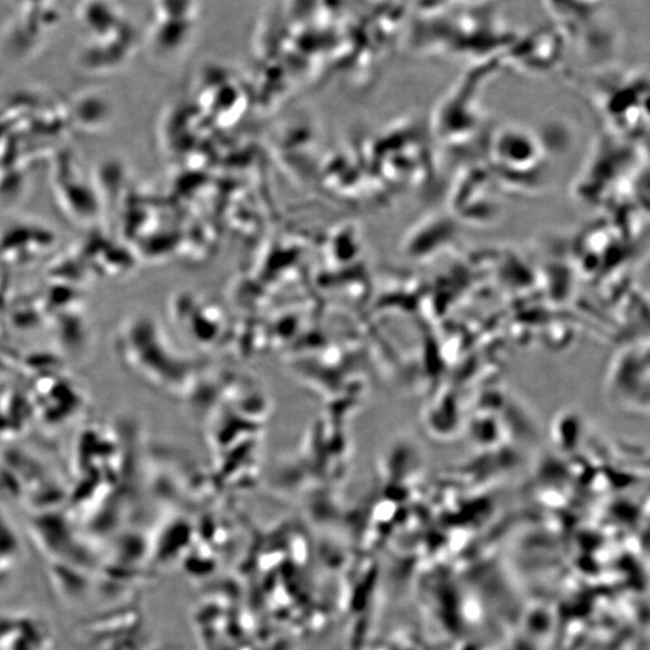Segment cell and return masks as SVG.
Returning a JSON list of instances; mask_svg holds the SVG:
<instances>
[{"mask_svg": "<svg viewBox=\"0 0 650 650\" xmlns=\"http://www.w3.org/2000/svg\"><path fill=\"white\" fill-rule=\"evenodd\" d=\"M604 393L614 408L624 412H646L649 405L648 349H624L608 368Z\"/></svg>", "mask_w": 650, "mask_h": 650, "instance_id": "obj_1", "label": "cell"}]
</instances>
